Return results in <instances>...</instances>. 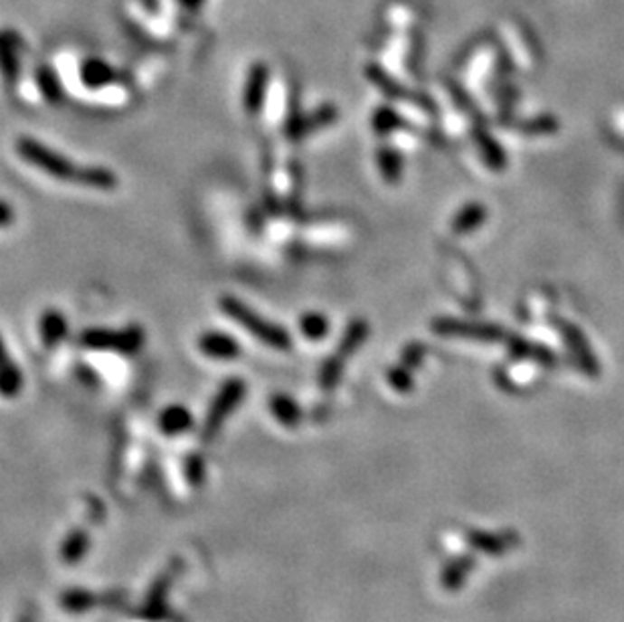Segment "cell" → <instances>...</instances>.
Returning a JSON list of instances; mask_svg holds the SVG:
<instances>
[{
	"mask_svg": "<svg viewBox=\"0 0 624 622\" xmlns=\"http://www.w3.org/2000/svg\"><path fill=\"white\" fill-rule=\"evenodd\" d=\"M16 152L33 168L41 170L43 174L51 178L61 180V183H73L91 190H116L119 184L114 170L103 166H77L63 154L55 152L49 146L34 140V137H19Z\"/></svg>",
	"mask_w": 624,
	"mask_h": 622,
	"instance_id": "1",
	"label": "cell"
},
{
	"mask_svg": "<svg viewBox=\"0 0 624 622\" xmlns=\"http://www.w3.org/2000/svg\"><path fill=\"white\" fill-rule=\"evenodd\" d=\"M219 309L224 316L231 317L232 322L239 324L242 330L249 332L253 338H257L261 344H265L267 348L288 352L291 350V335L289 332L281 327L279 324L269 322L267 317L247 306L245 301L235 297V296H222L219 299Z\"/></svg>",
	"mask_w": 624,
	"mask_h": 622,
	"instance_id": "2",
	"label": "cell"
},
{
	"mask_svg": "<svg viewBox=\"0 0 624 622\" xmlns=\"http://www.w3.org/2000/svg\"><path fill=\"white\" fill-rule=\"evenodd\" d=\"M80 344L90 350H111L121 353H136L144 348L146 332L142 325L132 324L121 330L108 327H90L80 335Z\"/></svg>",
	"mask_w": 624,
	"mask_h": 622,
	"instance_id": "3",
	"label": "cell"
},
{
	"mask_svg": "<svg viewBox=\"0 0 624 622\" xmlns=\"http://www.w3.org/2000/svg\"><path fill=\"white\" fill-rule=\"evenodd\" d=\"M245 388H247L245 382L239 378H231L221 386V391L213 402V409L206 417V435H213L219 430L222 420L227 419L229 414L235 410V406L242 401V396H245Z\"/></svg>",
	"mask_w": 624,
	"mask_h": 622,
	"instance_id": "4",
	"label": "cell"
},
{
	"mask_svg": "<svg viewBox=\"0 0 624 622\" xmlns=\"http://www.w3.org/2000/svg\"><path fill=\"white\" fill-rule=\"evenodd\" d=\"M198 350H201L203 356L219 362L237 360L239 353L242 352L241 344L224 332H204L198 338Z\"/></svg>",
	"mask_w": 624,
	"mask_h": 622,
	"instance_id": "5",
	"label": "cell"
},
{
	"mask_svg": "<svg viewBox=\"0 0 624 622\" xmlns=\"http://www.w3.org/2000/svg\"><path fill=\"white\" fill-rule=\"evenodd\" d=\"M269 85V67L265 63H255L247 75L245 91H242V108L247 114L255 116L261 111Z\"/></svg>",
	"mask_w": 624,
	"mask_h": 622,
	"instance_id": "6",
	"label": "cell"
},
{
	"mask_svg": "<svg viewBox=\"0 0 624 622\" xmlns=\"http://www.w3.org/2000/svg\"><path fill=\"white\" fill-rule=\"evenodd\" d=\"M332 118H334V111L329 108H319L307 116L293 118L291 122H288V126H285V136H288L289 140H301V137L316 132L317 127H324L326 124L332 122Z\"/></svg>",
	"mask_w": 624,
	"mask_h": 622,
	"instance_id": "7",
	"label": "cell"
},
{
	"mask_svg": "<svg viewBox=\"0 0 624 622\" xmlns=\"http://www.w3.org/2000/svg\"><path fill=\"white\" fill-rule=\"evenodd\" d=\"M69 334L67 317L57 309L43 311L39 319V335L45 348H55L57 344L63 342Z\"/></svg>",
	"mask_w": 624,
	"mask_h": 622,
	"instance_id": "8",
	"label": "cell"
},
{
	"mask_svg": "<svg viewBox=\"0 0 624 622\" xmlns=\"http://www.w3.org/2000/svg\"><path fill=\"white\" fill-rule=\"evenodd\" d=\"M114 69L106 61H101V59H88L81 65V80L88 88H103V85H109L114 81Z\"/></svg>",
	"mask_w": 624,
	"mask_h": 622,
	"instance_id": "9",
	"label": "cell"
},
{
	"mask_svg": "<svg viewBox=\"0 0 624 622\" xmlns=\"http://www.w3.org/2000/svg\"><path fill=\"white\" fill-rule=\"evenodd\" d=\"M23 388V372L14 362H6L5 366H0V396L5 399H14L19 396Z\"/></svg>",
	"mask_w": 624,
	"mask_h": 622,
	"instance_id": "10",
	"label": "cell"
},
{
	"mask_svg": "<svg viewBox=\"0 0 624 622\" xmlns=\"http://www.w3.org/2000/svg\"><path fill=\"white\" fill-rule=\"evenodd\" d=\"M160 427L170 435L182 433V430H186L190 427V414L186 409H182V406H170V409L162 412Z\"/></svg>",
	"mask_w": 624,
	"mask_h": 622,
	"instance_id": "11",
	"label": "cell"
},
{
	"mask_svg": "<svg viewBox=\"0 0 624 622\" xmlns=\"http://www.w3.org/2000/svg\"><path fill=\"white\" fill-rule=\"evenodd\" d=\"M37 83H39V90L45 95V99L49 103H57L63 101V90H61V83L57 80V75L51 71L49 67H41L39 73H37Z\"/></svg>",
	"mask_w": 624,
	"mask_h": 622,
	"instance_id": "12",
	"label": "cell"
},
{
	"mask_svg": "<svg viewBox=\"0 0 624 622\" xmlns=\"http://www.w3.org/2000/svg\"><path fill=\"white\" fill-rule=\"evenodd\" d=\"M271 410L277 419H279L283 425H296L298 419H299V410H298V404L293 402L289 396L285 394H277L271 399Z\"/></svg>",
	"mask_w": 624,
	"mask_h": 622,
	"instance_id": "13",
	"label": "cell"
},
{
	"mask_svg": "<svg viewBox=\"0 0 624 622\" xmlns=\"http://www.w3.org/2000/svg\"><path fill=\"white\" fill-rule=\"evenodd\" d=\"M299 330L309 340H319L327 334V322L319 314H306L299 319Z\"/></svg>",
	"mask_w": 624,
	"mask_h": 622,
	"instance_id": "14",
	"label": "cell"
},
{
	"mask_svg": "<svg viewBox=\"0 0 624 622\" xmlns=\"http://www.w3.org/2000/svg\"><path fill=\"white\" fill-rule=\"evenodd\" d=\"M14 221V212L5 201H0V227H8Z\"/></svg>",
	"mask_w": 624,
	"mask_h": 622,
	"instance_id": "15",
	"label": "cell"
},
{
	"mask_svg": "<svg viewBox=\"0 0 624 622\" xmlns=\"http://www.w3.org/2000/svg\"><path fill=\"white\" fill-rule=\"evenodd\" d=\"M6 362H11V358H8V352H6V345H5L3 338H0V366H5Z\"/></svg>",
	"mask_w": 624,
	"mask_h": 622,
	"instance_id": "16",
	"label": "cell"
}]
</instances>
